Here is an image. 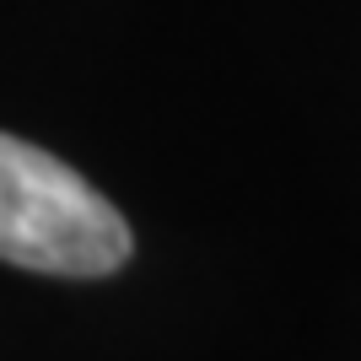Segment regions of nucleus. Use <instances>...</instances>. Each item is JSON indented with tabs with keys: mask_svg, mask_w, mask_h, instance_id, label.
<instances>
[{
	"mask_svg": "<svg viewBox=\"0 0 361 361\" xmlns=\"http://www.w3.org/2000/svg\"><path fill=\"white\" fill-rule=\"evenodd\" d=\"M135 238L114 205L54 151L0 130V259L38 275L97 281L130 264Z\"/></svg>",
	"mask_w": 361,
	"mask_h": 361,
	"instance_id": "1",
	"label": "nucleus"
}]
</instances>
